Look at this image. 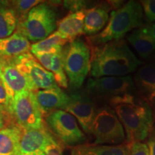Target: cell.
Returning a JSON list of instances; mask_svg holds the SVG:
<instances>
[{
    "label": "cell",
    "mask_w": 155,
    "mask_h": 155,
    "mask_svg": "<svg viewBox=\"0 0 155 155\" xmlns=\"http://www.w3.org/2000/svg\"><path fill=\"white\" fill-rule=\"evenodd\" d=\"M147 145L150 150V155H155V120L148 137H147Z\"/></svg>",
    "instance_id": "cell-30"
},
{
    "label": "cell",
    "mask_w": 155,
    "mask_h": 155,
    "mask_svg": "<svg viewBox=\"0 0 155 155\" xmlns=\"http://www.w3.org/2000/svg\"><path fill=\"white\" fill-rule=\"evenodd\" d=\"M55 140L57 139L45 124L40 129H23L17 155H35L44 153L46 147Z\"/></svg>",
    "instance_id": "cell-13"
},
{
    "label": "cell",
    "mask_w": 155,
    "mask_h": 155,
    "mask_svg": "<svg viewBox=\"0 0 155 155\" xmlns=\"http://www.w3.org/2000/svg\"><path fill=\"white\" fill-rule=\"evenodd\" d=\"M0 61L2 63L0 80L3 83L9 101V106L7 109V111L17 94L23 91H36L28 77L17 68L13 58Z\"/></svg>",
    "instance_id": "cell-12"
},
{
    "label": "cell",
    "mask_w": 155,
    "mask_h": 155,
    "mask_svg": "<svg viewBox=\"0 0 155 155\" xmlns=\"http://www.w3.org/2000/svg\"><path fill=\"white\" fill-rule=\"evenodd\" d=\"M112 10L108 3L102 2L87 9L83 25V34L91 37L96 35L104 30Z\"/></svg>",
    "instance_id": "cell-16"
},
{
    "label": "cell",
    "mask_w": 155,
    "mask_h": 155,
    "mask_svg": "<svg viewBox=\"0 0 155 155\" xmlns=\"http://www.w3.org/2000/svg\"><path fill=\"white\" fill-rule=\"evenodd\" d=\"M30 46L28 39L15 31L8 38L0 39V61L11 59L29 53Z\"/></svg>",
    "instance_id": "cell-17"
},
{
    "label": "cell",
    "mask_w": 155,
    "mask_h": 155,
    "mask_svg": "<svg viewBox=\"0 0 155 155\" xmlns=\"http://www.w3.org/2000/svg\"><path fill=\"white\" fill-rule=\"evenodd\" d=\"M141 28L155 40V21L152 23H144Z\"/></svg>",
    "instance_id": "cell-32"
},
{
    "label": "cell",
    "mask_w": 155,
    "mask_h": 155,
    "mask_svg": "<svg viewBox=\"0 0 155 155\" xmlns=\"http://www.w3.org/2000/svg\"><path fill=\"white\" fill-rule=\"evenodd\" d=\"M44 1L40 0H15L9 1V6L15 11L19 22H22L31 9Z\"/></svg>",
    "instance_id": "cell-25"
},
{
    "label": "cell",
    "mask_w": 155,
    "mask_h": 155,
    "mask_svg": "<svg viewBox=\"0 0 155 155\" xmlns=\"http://www.w3.org/2000/svg\"><path fill=\"white\" fill-rule=\"evenodd\" d=\"M127 40L142 59H150L155 51V40L142 28L128 34Z\"/></svg>",
    "instance_id": "cell-22"
},
{
    "label": "cell",
    "mask_w": 155,
    "mask_h": 155,
    "mask_svg": "<svg viewBox=\"0 0 155 155\" xmlns=\"http://www.w3.org/2000/svg\"><path fill=\"white\" fill-rule=\"evenodd\" d=\"M44 119L49 131L63 145L73 147L86 143V136L81 129L74 116L68 112L57 110Z\"/></svg>",
    "instance_id": "cell-9"
},
{
    "label": "cell",
    "mask_w": 155,
    "mask_h": 155,
    "mask_svg": "<svg viewBox=\"0 0 155 155\" xmlns=\"http://www.w3.org/2000/svg\"><path fill=\"white\" fill-rule=\"evenodd\" d=\"M150 59H151V63L154 64V65L155 66V51L153 53L152 56H151Z\"/></svg>",
    "instance_id": "cell-36"
},
{
    "label": "cell",
    "mask_w": 155,
    "mask_h": 155,
    "mask_svg": "<svg viewBox=\"0 0 155 155\" xmlns=\"http://www.w3.org/2000/svg\"><path fill=\"white\" fill-rule=\"evenodd\" d=\"M90 48V75L94 78L126 76L144 64L134 54L124 38Z\"/></svg>",
    "instance_id": "cell-1"
},
{
    "label": "cell",
    "mask_w": 155,
    "mask_h": 155,
    "mask_svg": "<svg viewBox=\"0 0 155 155\" xmlns=\"http://www.w3.org/2000/svg\"><path fill=\"white\" fill-rule=\"evenodd\" d=\"M1 71H2V63L0 61V76H1Z\"/></svg>",
    "instance_id": "cell-37"
},
{
    "label": "cell",
    "mask_w": 155,
    "mask_h": 155,
    "mask_svg": "<svg viewBox=\"0 0 155 155\" xmlns=\"http://www.w3.org/2000/svg\"><path fill=\"white\" fill-rule=\"evenodd\" d=\"M139 98L152 108L155 114V66L150 63L139 67L134 76Z\"/></svg>",
    "instance_id": "cell-14"
},
{
    "label": "cell",
    "mask_w": 155,
    "mask_h": 155,
    "mask_svg": "<svg viewBox=\"0 0 155 155\" xmlns=\"http://www.w3.org/2000/svg\"><path fill=\"white\" fill-rule=\"evenodd\" d=\"M0 115H4L6 116V118L7 119H9V115H8V113H7V110H6V108L4 107V106L0 105Z\"/></svg>",
    "instance_id": "cell-35"
},
{
    "label": "cell",
    "mask_w": 155,
    "mask_h": 155,
    "mask_svg": "<svg viewBox=\"0 0 155 155\" xmlns=\"http://www.w3.org/2000/svg\"><path fill=\"white\" fill-rule=\"evenodd\" d=\"M86 10L70 12L57 22L58 31L68 42L80 38L83 34V25Z\"/></svg>",
    "instance_id": "cell-18"
},
{
    "label": "cell",
    "mask_w": 155,
    "mask_h": 155,
    "mask_svg": "<svg viewBox=\"0 0 155 155\" xmlns=\"http://www.w3.org/2000/svg\"><path fill=\"white\" fill-rule=\"evenodd\" d=\"M139 2L144 11L147 22H154L155 21V0H143Z\"/></svg>",
    "instance_id": "cell-26"
},
{
    "label": "cell",
    "mask_w": 155,
    "mask_h": 155,
    "mask_svg": "<svg viewBox=\"0 0 155 155\" xmlns=\"http://www.w3.org/2000/svg\"><path fill=\"white\" fill-rule=\"evenodd\" d=\"M7 113L12 123L22 129H40L45 124L35 91H23L17 94Z\"/></svg>",
    "instance_id": "cell-8"
},
{
    "label": "cell",
    "mask_w": 155,
    "mask_h": 155,
    "mask_svg": "<svg viewBox=\"0 0 155 155\" xmlns=\"http://www.w3.org/2000/svg\"><path fill=\"white\" fill-rule=\"evenodd\" d=\"M62 60L70 88L79 90L90 72V46L82 38L75 39L63 48Z\"/></svg>",
    "instance_id": "cell-5"
},
{
    "label": "cell",
    "mask_w": 155,
    "mask_h": 155,
    "mask_svg": "<svg viewBox=\"0 0 155 155\" xmlns=\"http://www.w3.org/2000/svg\"><path fill=\"white\" fill-rule=\"evenodd\" d=\"M111 9L114 10H117L121 8V7L124 5V1H119V0H111V1H107Z\"/></svg>",
    "instance_id": "cell-33"
},
{
    "label": "cell",
    "mask_w": 155,
    "mask_h": 155,
    "mask_svg": "<svg viewBox=\"0 0 155 155\" xmlns=\"http://www.w3.org/2000/svg\"><path fill=\"white\" fill-rule=\"evenodd\" d=\"M34 56L45 68L53 73L56 84L60 88H67L68 87V81L63 68L62 51L56 53L40 54Z\"/></svg>",
    "instance_id": "cell-20"
},
{
    "label": "cell",
    "mask_w": 155,
    "mask_h": 155,
    "mask_svg": "<svg viewBox=\"0 0 155 155\" xmlns=\"http://www.w3.org/2000/svg\"><path fill=\"white\" fill-rule=\"evenodd\" d=\"M130 142L119 145H98L84 143L73 147L71 155H129Z\"/></svg>",
    "instance_id": "cell-19"
},
{
    "label": "cell",
    "mask_w": 155,
    "mask_h": 155,
    "mask_svg": "<svg viewBox=\"0 0 155 155\" xmlns=\"http://www.w3.org/2000/svg\"><path fill=\"white\" fill-rule=\"evenodd\" d=\"M17 68L28 77L35 91L57 86L53 73L39 63L30 52L13 58Z\"/></svg>",
    "instance_id": "cell-11"
},
{
    "label": "cell",
    "mask_w": 155,
    "mask_h": 155,
    "mask_svg": "<svg viewBox=\"0 0 155 155\" xmlns=\"http://www.w3.org/2000/svg\"><path fill=\"white\" fill-rule=\"evenodd\" d=\"M37 101L43 118L57 110H63L69 102L68 94L59 86L42 89L35 91Z\"/></svg>",
    "instance_id": "cell-15"
},
{
    "label": "cell",
    "mask_w": 155,
    "mask_h": 155,
    "mask_svg": "<svg viewBox=\"0 0 155 155\" xmlns=\"http://www.w3.org/2000/svg\"><path fill=\"white\" fill-rule=\"evenodd\" d=\"M91 134L98 145H119L127 141L124 129L113 108L99 106L92 124Z\"/></svg>",
    "instance_id": "cell-7"
},
{
    "label": "cell",
    "mask_w": 155,
    "mask_h": 155,
    "mask_svg": "<svg viewBox=\"0 0 155 155\" xmlns=\"http://www.w3.org/2000/svg\"><path fill=\"white\" fill-rule=\"evenodd\" d=\"M63 7L68 9L71 12H76L78 11L87 10L88 2L82 0H68L63 2Z\"/></svg>",
    "instance_id": "cell-27"
},
{
    "label": "cell",
    "mask_w": 155,
    "mask_h": 155,
    "mask_svg": "<svg viewBox=\"0 0 155 155\" xmlns=\"http://www.w3.org/2000/svg\"><path fill=\"white\" fill-rule=\"evenodd\" d=\"M0 105L4 106L6 108V110L8 108L9 106L8 96H7V92H6V90L1 80H0Z\"/></svg>",
    "instance_id": "cell-31"
},
{
    "label": "cell",
    "mask_w": 155,
    "mask_h": 155,
    "mask_svg": "<svg viewBox=\"0 0 155 155\" xmlns=\"http://www.w3.org/2000/svg\"><path fill=\"white\" fill-rule=\"evenodd\" d=\"M83 90L98 106H116L133 104L140 99L130 75L89 78Z\"/></svg>",
    "instance_id": "cell-2"
},
{
    "label": "cell",
    "mask_w": 155,
    "mask_h": 155,
    "mask_svg": "<svg viewBox=\"0 0 155 155\" xmlns=\"http://www.w3.org/2000/svg\"><path fill=\"white\" fill-rule=\"evenodd\" d=\"M130 143L129 155H150L147 144L139 141Z\"/></svg>",
    "instance_id": "cell-28"
},
{
    "label": "cell",
    "mask_w": 155,
    "mask_h": 155,
    "mask_svg": "<svg viewBox=\"0 0 155 155\" xmlns=\"http://www.w3.org/2000/svg\"><path fill=\"white\" fill-rule=\"evenodd\" d=\"M23 129L14 123L0 130V155H17Z\"/></svg>",
    "instance_id": "cell-21"
},
{
    "label": "cell",
    "mask_w": 155,
    "mask_h": 155,
    "mask_svg": "<svg viewBox=\"0 0 155 155\" xmlns=\"http://www.w3.org/2000/svg\"><path fill=\"white\" fill-rule=\"evenodd\" d=\"M19 21L15 11L6 5L0 6V39L8 38L16 31Z\"/></svg>",
    "instance_id": "cell-24"
},
{
    "label": "cell",
    "mask_w": 155,
    "mask_h": 155,
    "mask_svg": "<svg viewBox=\"0 0 155 155\" xmlns=\"http://www.w3.org/2000/svg\"><path fill=\"white\" fill-rule=\"evenodd\" d=\"M142 7L139 2L129 1L121 8L111 13L107 25L96 35L88 37L90 47L123 39L131 31L141 28L144 24Z\"/></svg>",
    "instance_id": "cell-3"
},
{
    "label": "cell",
    "mask_w": 155,
    "mask_h": 155,
    "mask_svg": "<svg viewBox=\"0 0 155 155\" xmlns=\"http://www.w3.org/2000/svg\"><path fill=\"white\" fill-rule=\"evenodd\" d=\"M35 155H45V153H40V154H35Z\"/></svg>",
    "instance_id": "cell-38"
},
{
    "label": "cell",
    "mask_w": 155,
    "mask_h": 155,
    "mask_svg": "<svg viewBox=\"0 0 155 155\" xmlns=\"http://www.w3.org/2000/svg\"><path fill=\"white\" fill-rule=\"evenodd\" d=\"M68 42V40L57 30L44 40L31 45L30 52L33 55L59 53Z\"/></svg>",
    "instance_id": "cell-23"
},
{
    "label": "cell",
    "mask_w": 155,
    "mask_h": 155,
    "mask_svg": "<svg viewBox=\"0 0 155 155\" xmlns=\"http://www.w3.org/2000/svg\"><path fill=\"white\" fill-rule=\"evenodd\" d=\"M126 132L129 142L147 139L155 120L153 109L147 103L139 99L133 104H126L114 108Z\"/></svg>",
    "instance_id": "cell-4"
},
{
    "label": "cell",
    "mask_w": 155,
    "mask_h": 155,
    "mask_svg": "<svg viewBox=\"0 0 155 155\" xmlns=\"http://www.w3.org/2000/svg\"><path fill=\"white\" fill-rule=\"evenodd\" d=\"M63 146L57 139L46 147L44 151L45 155H63Z\"/></svg>",
    "instance_id": "cell-29"
},
{
    "label": "cell",
    "mask_w": 155,
    "mask_h": 155,
    "mask_svg": "<svg viewBox=\"0 0 155 155\" xmlns=\"http://www.w3.org/2000/svg\"><path fill=\"white\" fill-rule=\"evenodd\" d=\"M68 96L69 102L65 111L76 118L85 133L91 134L92 124L99 106L84 90L73 91Z\"/></svg>",
    "instance_id": "cell-10"
},
{
    "label": "cell",
    "mask_w": 155,
    "mask_h": 155,
    "mask_svg": "<svg viewBox=\"0 0 155 155\" xmlns=\"http://www.w3.org/2000/svg\"><path fill=\"white\" fill-rule=\"evenodd\" d=\"M57 28L55 11L45 2L35 6L22 22H19L16 31L29 41H40L55 32Z\"/></svg>",
    "instance_id": "cell-6"
},
{
    "label": "cell",
    "mask_w": 155,
    "mask_h": 155,
    "mask_svg": "<svg viewBox=\"0 0 155 155\" xmlns=\"http://www.w3.org/2000/svg\"><path fill=\"white\" fill-rule=\"evenodd\" d=\"M6 120H7V118L5 116L0 115V130L6 125Z\"/></svg>",
    "instance_id": "cell-34"
}]
</instances>
